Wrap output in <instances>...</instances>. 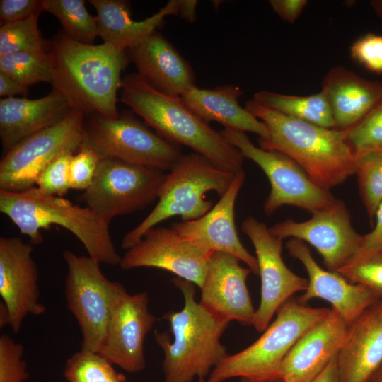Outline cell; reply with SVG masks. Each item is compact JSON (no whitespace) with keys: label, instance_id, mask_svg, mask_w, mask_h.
Returning <instances> with one entry per match:
<instances>
[{"label":"cell","instance_id":"cell-1","mask_svg":"<svg viewBox=\"0 0 382 382\" xmlns=\"http://www.w3.org/2000/svg\"><path fill=\"white\" fill-rule=\"evenodd\" d=\"M52 65V88L61 93L73 110L116 118L121 73L129 60L126 50L111 45L83 44L63 30L47 40Z\"/></svg>","mask_w":382,"mask_h":382},{"label":"cell","instance_id":"cell-2","mask_svg":"<svg viewBox=\"0 0 382 382\" xmlns=\"http://www.w3.org/2000/svg\"><path fill=\"white\" fill-rule=\"evenodd\" d=\"M245 108L268 128L269 137L259 138V147L291 158L319 187L330 191L354 174L356 158L345 131L285 116L253 98Z\"/></svg>","mask_w":382,"mask_h":382},{"label":"cell","instance_id":"cell-3","mask_svg":"<svg viewBox=\"0 0 382 382\" xmlns=\"http://www.w3.org/2000/svg\"><path fill=\"white\" fill-rule=\"evenodd\" d=\"M120 89V101L166 141L187 146L233 173L243 169L244 157L240 151L194 113L180 97L156 91L137 73L125 76Z\"/></svg>","mask_w":382,"mask_h":382},{"label":"cell","instance_id":"cell-4","mask_svg":"<svg viewBox=\"0 0 382 382\" xmlns=\"http://www.w3.org/2000/svg\"><path fill=\"white\" fill-rule=\"evenodd\" d=\"M171 281L180 291L184 306L163 316L173 341L166 332L156 331L154 339L164 354L163 382H192L195 377L209 376L228 355L221 337L229 323L216 318L195 301L193 283L177 277Z\"/></svg>","mask_w":382,"mask_h":382},{"label":"cell","instance_id":"cell-5","mask_svg":"<svg viewBox=\"0 0 382 382\" xmlns=\"http://www.w3.org/2000/svg\"><path fill=\"white\" fill-rule=\"evenodd\" d=\"M0 211L32 245L42 242V230L58 225L77 238L91 257L108 265H120L122 256L111 238L110 221L86 206L45 195L35 186L21 192L0 190Z\"/></svg>","mask_w":382,"mask_h":382},{"label":"cell","instance_id":"cell-6","mask_svg":"<svg viewBox=\"0 0 382 382\" xmlns=\"http://www.w3.org/2000/svg\"><path fill=\"white\" fill-rule=\"evenodd\" d=\"M235 173L219 168L197 153L183 155L166 174L158 203L151 212L122 240L128 250L157 224L172 216L182 221L197 219L213 207L206 193L214 191L221 197L230 187Z\"/></svg>","mask_w":382,"mask_h":382},{"label":"cell","instance_id":"cell-7","mask_svg":"<svg viewBox=\"0 0 382 382\" xmlns=\"http://www.w3.org/2000/svg\"><path fill=\"white\" fill-rule=\"evenodd\" d=\"M330 308H311L291 298L277 311L275 320L245 349L226 356L211 371L207 382L233 378H279L282 363L297 340L324 318Z\"/></svg>","mask_w":382,"mask_h":382},{"label":"cell","instance_id":"cell-8","mask_svg":"<svg viewBox=\"0 0 382 382\" xmlns=\"http://www.w3.org/2000/svg\"><path fill=\"white\" fill-rule=\"evenodd\" d=\"M82 144L101 157L163 172L170 170L183 156L179 146L166 141L126 112L116 118L86 115Z\"/></svg>","mask_w":382,"mask_h":382},{"label":"cell","instance_id":"cell-9","mask_svg":"<svg viewBox=\"0 0 382 382\" xmlns=\"http://www.w3.org/2000/svg\"><path fill=\"white\" fill-rule=\"evenodd\" d=\"M67 266L64 296L66 306L80 328L81 350L98 353L103 343L112 308L126 289L108 279L100 263L90 256L63 253Z\"/></svg>","mask_w":382,"mask_h":382},{"label":"cell","instance_id":"cell-10","mask_svg":"<svg viewBox=\"0 0 382 382\" xmlns=\"http://www.w3.org/2000/svg\"><path fill=\"white\" fill-rule=\"evenodd\" d=\"M86 115L74 110L58 123L22 140L0 161V190L21 192L35 186L55 158L75 154L83 144Z\"/></svg>","mask_w":382,"mask_h":382},{"label":"cell","instance_id":"cell-11","mask_svg":"<svg viewBox=\"0 0 382 382\" xmlns=\"http://www.w3.org/2000/svg\"><path fill=\"white\" fill-rule=\"evenodd\" d=\"M165 176L156 169L101 157L93 180L81 199L85 206L110 221L158 199Z\"/></svg>","mask_w":382,"mask_h":382},{"label":"cell","instance_id":"cell-12","mask_svg":"<svg viewBox=\"0 0 382 382\" xmlns=\"http://www.w3.org/2000/svg\"><path fill=\"white\" fill-rule=\"evenodd\" d=\"M225 138L265 173L270 192L263 209L271 215L284 205L294 206L313 214L332 204L336 198L317 186L305 171L285 154L256 146L245 132L224 129Z\"/></svg>","mask_w":382,"mask_h":382},{"label":"cell","instance_id":"cell-13","mask_svg":"<svg viewBox=\"0 0 382 382\" xmlns=\"http://www.w3.org/2000/svg\"><path fill=\"white\" fill-rule=\"evenodd\" d=\"M269 229L282 240L292 238L308 243L321 255L328 270L336 272L354 258L363 241V235L352 227L344 202L337 199L307 221L287 219Z\"/></svg>","mask_w":382,"mask_h":382},{"label":"cell","instance_id":"cell-14","mask_svg":"<svg viewBox=\"0 0 382 382\" xmlns=\"http://www.w3.org/2000/svg\"><path fill=\"white\" fill-rule=\"evenodd\" d=\"M241 230L253 243L258 264L261 296L253 325L261 332L293 294L306 291L308 281L286 267L282 257L283 240L273 236L265 224L248 216Z\"/></svg>","mask_w":382,"mask_h":382},{"label":"cell","instance_id":"cell-15","mask_svg":"<svg viewBox=\"0 0 382 382\" xmlns=\"http://www.w3.org/2000/svg\"><path fill=\"white\" fill-rule=\"evenodd\" d=\"M212 253L183 238L171 228L154 227L127 250L120 266L125 270L158 268L200 289Z\"/></svg>","mask_w":382,"mask_h":382},{"label":"cell","instance_id":"cell-16","mask_svg":"<svg viewBox=\"0 0 382 382\" xmlns=\"http://www.w3.org/2000/svg\"><path fill=\"white\" fill-rule=\"evenodd\" d=\"M147 293L123 291L116 301L98 354L113 365L135 374L146 368L144 342L156 321Z\"/></svg>","mask_w":382,"mask_h":382},{"label":"cell","instance_id":"cell-17","mask_svg":"<svg viewBox=\"0 0 382 382\" xmlns=\"http://www.w3.org/2000/svg\"><path fill=\"white\" fill-rule=\"evenodd\" d=\"M33 247L18 237L0 238V296L14 333L28 315L45 312L40 301L39 271Z\"/></svg>","mask_w":382,"mask_h":382},{"label":"cell","instance_id":"cell-18","mask_svg":"<svg viewBox=\"0 0 382 382\" xmlns=\"http://www.w3.org/2000/svg\"><path fill=\"white\" fill-rule=\"evenodd\" d=\"M236 256L214 251L209 256L200 305L216 318L245 325H253L255 311L246 286L251 272Z\"/></svg>","mask_w":382,"mask_h":382},{"label":"cell","instance_id":"cell-19","mask_svg":"<svg viewBox=\"0 0 382 382\" xmlns=\"http://www.w3.org/2000/svg\"><path fill=\"white\" fill-rule=\"evenodd\" d=\"M245 178L243 169L235 173L227 191L204 216L192 221L174 223L170 228L183 238L210 252L231 254L259 274L256 257L241 243L234 221V207Z\"/></svg>","mask_w":382,"mask_h":382},{"label":"cell","instance_id":"cell-20","mask_svg":"<svg viewBox=\"0 0 382 382\" xmlns=\"http://www.w3.org/2000/svg\"><path fill=\"white\" fill-rule=\"evenodd\" d=\"M285 246L290 256L299 260L308 273V287L298 298L299 303L306 305L315 298L323 299L330 303L331 308L349 326L367 308L379 300L364 285L352 283L338 272L320 267L303 241L291 238Z\"/></svg>","mask_w":382,"mask_h":382},{"label":"cell","instance_id":"cell-21","mask_svg":"<svg viewBox=\"0 0 382 382\" xmlns=\"http://www.w3.org/2000/svg\"><path fill=\"white\" fill-rule=\"evenodd\" d=\"M348 325L334 309L307 330L284 359L283 382H312L335 359L345 342Z\"/></svg>","mask_w":382,"mask_h":382},{"label":"cell","instance_id":"cell-22","mask_svg":"<svg viewBox=\"0 0 382 382\" xmlns=\"http://www.w3.org/2000/svg\"><path fill=\"white\" fill-rule=\"evenodd\" d=\"M127 52L129 60L137 69V74L163 94L181 97L195 86L190 64L158 30Z\"/></svg>","mask_w":382,"mask_h":382},{"label":"cell","instance_id":"cell-23","mask_svg":"<svg viewBox=\"0 0 382 382\" xmlns=\"http://www.w3.org/2000/svg\"><path fill=\"white\" fill-rule=\"evenodd\" d=\"M340 382H367L382 364V300L349 326L336 357Z\"/></svg>","mask_w":382,"mask_h":382},{"label":"cell","instance_id":"cell-24","mask_svg":"<svg viewBox=\"0 0 382 382\" xmlns=\"http://www.w3.org/2000/svg\"><path fill=\"white\" fill-rule=\"evenodd\" d=\"M72 111L66 99L54 88L40 98H1L0 139L4 152L25 138L58 123Z\"/></svg>","mask_w":382,"mask_h":382},{"label":"cell","instance_id":"cell-25","mask_svg":"<svg viewBox=\"0 0 382 382\" xmlns=\"http://www.w3.org/2000/svg\"><path fill=\"white\" fill-rule=\"evenodd\" d=\"M321 91L329 103L335 129L347 131L382 102V81L368 80L341 66L331 68Z\"/></svg>","mask_w":382,"mask_h":382},{"label":"cell","instance_id":"cell-26","mask_svg":"<svg viewBox=\"0 0 382 382\" xmlns=\"http://www.w3.org/2000/svg\"><path fill=\"white\" fill-rule=\"evenodd\" d=\"M96 11L98 36L104 43L127 50L145 40L163 24L169 15L178 16L180 0H171L151 17L142 21L131 18L128 1L89 0Z\"/></svg>","mask_w":382,"mask_h":382},{"label":"cell","instance_id":"cell-27","mask_svg":"<svg viewBox=\"0 0 382 382\" xmlns=\"http://www.w3.org/2000/svg\"><path fill=\"white\" fill-rule=\"evenodd\" d=\"M242 95V90L232 84L212 89L195 86L180 98L194 113L207 123L214 121L224 129L253 132L260 139H267V125L239 105L238 98Z\"/></svg>","mask_w":382,"mask_h":382},{"label":"cell","instance_id":"cell-28","mask_svg":"<svg viewBox=\"0 0 382 382\" xmlns=\"http://www.w3.org/2000/svg\"><path fill=\"white\" fill-rule=\"evenodd\" d=\"M253 99L261 105L285 116L328 129H335L329 103L324 93L295 96L268 91L255 93Z\"/></svg>","mask_w":382,"mask_h":382},{"label":"cell","instance_id":"cell-29","mask_svg":"<svg viewBox=\"0 0 382 382\" xmlns=\"http://www.w3.org/2000/svg\"><path fill=\"white\" fill-rule=\"evenodd\" d=\"M44 11L55 16L62 30L71 39L93 44L98 37L96 17L91 15L83 0H42Z\"/></svg>","mask_w":382,"mask_h":382},{"label":"cell","instance_id":"cell-30","mask_svg":"<svg viewBox=\"0 0 382 382\" xmlns=\"http://www.w3.org/2000/svg\"><path fill=\"white\" fill-rule=\"evenodd\" d=\"M0 71L26 87L52 81V65L47 49L1 56Z\"/></svg>","mask_w":382,"mask_h":382},{"label":"cell","instance_id":"cell-31","mask_svg":"<svg viewBox=\"0 0 382 382\" xmlns=\"http://www.w3.org/2000/svg\"><path fill=\"white\" fill-rule=\"evenodd\" d=\"M64 376L69 382H126L125 376L98 353L83 350L67 360Z\"/></svg>","mask_w":382,"mask_h":382},{"label":"cell","instance_id":"cell-32","mask_svg":"<svg viewBox=\"0 0 382 382\" xmlns=\"http://www.w3.org/2000/svg\"><path fill=\"white\" fill-rule=\"evenodd\" d=\"M39 15L1 25L0 57L47 49V40L38 28Z\"/></svg>","mask_w":382,"mask_h":382},{"label":"cell","instance_id":"cell-33","mask_svg":"<svg viewBox=\"0 0 382 382\" xmlns=\"http://www.w3.org/2000/svg\"><path fill=\"white\" fill-rule=\"evenodd\" d=\"M354 174L363 204L372 219L382 200V150L356 158Z\"/></svg>","mask_w":382,"mask_h":382},{"label":"cell","instance_id":"cell-34","mask_svg":"<svg viewBox=\"0 0 382 382\" xmlns=\"http://www.w3.org/2000/svg\"><path fill=\"white\" fill-rule=\"evenodd\" d=\"M345 132L356 158L382 150V102Z\"/></svg>","mask_w":382,"mask_h":382},{"label":"cell","instance_id":"cell-35","mask_svg":"<svg viewBox=\"0 0 382 382\" xmlns=\"http://www.w3.org/2000/svg\"><path fill=\"white\" fill-rule=\"evenodd\" d=\"M337 272L352 283L364 285L382 300V252L353 260Z\"/></svg>","mask_w":382,"mask_h":382},{"label":"cell","instance_id":"cell-36","mask_svg":"<svg viewBox=\"0 0 382 382\" xmlns=\"http://www.w3.org/2000/svg\"><path fill=\"white\" fill-rule=\"evenodd\" d=\"M23 347L10 335L0 337V382H25L29 377Z\"/></svg>","mask_w":382,"mask_h":382},{"label":"cell","instance_id":"cell-37","mask_svg":"<svg viewBox=\"0 0 382 382\" xmlns=\"http://www.w3.org/2000/svg\"><path fill=\"white\" fill-rule=\"evenodd\" d=\"M74 154L66 153L59 156L42 170L35 183L40 192L62 197L71 189L69 165Z\"/></svg>","mask_w":382,"mask_h":382},{"label":"cell","instance_id":"cell-38","mask_svg":"<svg viewBox=\"0 0 382 382\" xmlns=\"http://www.w3.org/2000/svg\"><path fill=\"white\" fill-rule=\"evenodd\" d=\"M101 156L92 148L82 144L69 165L70 188L86 190L92 183Z\"/></svg>","mask_w":382,"mask_h":382},{"label":"cell","instance_id":"cell-39","mask_svg":"<svg viewBox=\"0 0 382 382\" xmlns=\"http://www.w3.org/2000/svg\"><path fill=\"white\" fill-rule=\"evenodd\" d=\"M352 59L368 71L382 74V35L367 33L349 48Z\"/></svg>","mask_w":382,"mask_h":382},{"label":"cell","instance_id":"cell-40","mask_svg":"<svg viewBox=\"0 0 382 382\" xmlns=\"http://www.w3.org/2000/svg\"><path fill=\"white\" fill-rule=\"evenodd\" d=\"M42 11V0H1V25L24 20Z\"/></svg>","mask_w":382,"mask_h":382},{"label":"cell","instance_id":"cell-41","mask_svg":"<svg viewBox=\"0 0 382 382\" xmlns=\"http://www.w3.org/2000/svg\"><path fill=\"white\" fill-rule=\"evenodd\" d=\"M374 218L376 222L373 230L363 235L361 248L353 260L382 252V200L377 207Z\"/></svg>","mask_w":382,"mask_h":382},{"label":"cell","instance_id":"cell-42","mask_svg":"<svg viewBox=\"0 0 382 382\" xmlns=\"http://www.w3.org/2000/svg\"><path fill=\"white\" fill-rule=\"evenodd\" d=\"M274 11L284 21L293 23L306 6V0H270Z\"/></svg>","mask_w":382,"mask_h":382},{"label":"cell","instance_id":"cell-43","mask_svg":"<svg viewBox=\"0 0 382 382\" xmlns=\"http://www.w3.org/2000/svg\"><path fill=\"white\" fill-rule=\"evenodd\" d=\"M28 93V87L24 86L6 75L0 71V96L7 98L15 97L16 95H21L25 97Z\"/></svg>","mask_w":382,"mask_h":382},{"label":"cell","instance_id":"cell-44","mask_svg":"<svg viewBox=\"0 0 382 382\" xmlns=\"http://www.w3.org/2000/svg\"><path fill=\"white\" fill-rule=\"evenodd\" d=\"M197 1L180 0L178 16L188 22L196 19V6Z\"/></svg>","mask_w":382,"mask_h":382},{"label":"cell","instance_id":"cell-45","mask_svg":"<svg viewBox=\"0 0 382 382\" xmlns=\"http://www.w3.org/2000/svg\"><path fill=\"white\" fill-rule=\"evenodd\" d=\"M336 357L329 363L325 369L312 382H340Z\"/></svg>","mask_w":382,"mask_h":382},{"label":"cell","instance_id":"cell-46","mask_svg":"<svg viewBox=\"0 0 382 382\" xmlns=\"http://www.w3.org/2000/svg\"><path fill=\"white\" fill-rule=\"evenodd\" d=\"M9 325V318L7 310L2 302L0 303V327L2 328L4 326Z\"/></svg>","mask_w":382,"mask_h":382},{"label":"cell","instance_id":"cell-47","mask_svg":"<svg viewBox=\"0 0 382 382\" xmlns=\"http://www.w3.org/2000/svg\"><path fill=\"white\" fill-rule=\"evenodd\" d=\"M370 5L376 14L382 20V0H372Z\"/></svg>","mask_w":382,"mask_h":382},{"label":"cell","instance_id":"cell-48","mask_svg":"<svg viewBox=\"0 0 382 382\" xmlns=\"http://www.w3.org/2000/svg\"><path fill=\"white\" fill-rule=\"evenodd\" d=\"M367 382H382V364Z\"/></svg>","mask_w":382,"mask_h":382},{"label":"cell","instance_id":"cell-49","mask_svg":"<svg viewBox=\"0 0 382 382\" xmlns=\"http://www.w3.org/2000/svg\"><path fill=\"white\" fill-rule=\"evenodd\" d=\"M238 382H283L280 378L277 379H272V380H263V381H257V380H251L248 378H240Z\"/></svg>","mask_w":382,"mask_h":382},{"label":"cell","instance_id":"cell-50","mask_svg":"<svg viewBox=\"0 0 382 382\" xmlns=\"http://www.w3.org/2000/svg\"><path fill=\"white\" fill-rule=\"evenodd\" d=\"M198 382H207V381L205 378H198Z\"/></svg>","mask_w":382,"mask_h":382}]
</instances>
